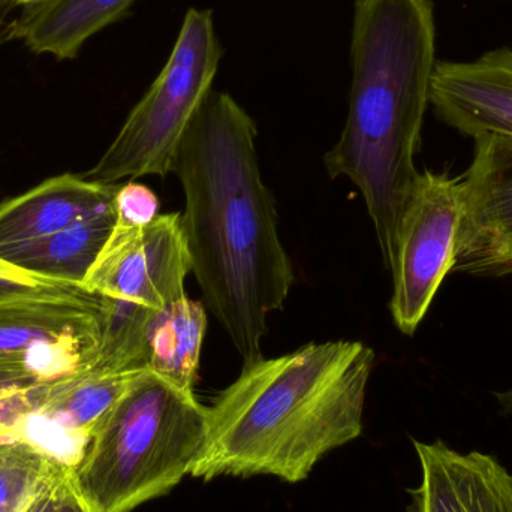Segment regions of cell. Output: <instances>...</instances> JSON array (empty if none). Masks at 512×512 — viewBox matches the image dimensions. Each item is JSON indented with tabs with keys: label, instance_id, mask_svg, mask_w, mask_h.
I'll use <instances>...</instances> for the list:
<instances>
[{
	"label": "cell",
	"instance_id": "30bf717a",
	"mask_svg": "<svg viewBox=\"0 0 512 512\" xmlns=\"http://www.w3.org/2000/svg\"><path fill=\"white\" fill-rule=\"evenodd\" d=\"M143 372L89 370L48 382L38 405L21 423L15 441L75 468L111 409Z\"/></svg>",
	"mask_w": 512,
	"mask_h": 512
},
{
	"label": "cell",
	"instance_id": "9a60e30c",
	"mask_svg": "<svg viewBox=\"0 0 512 512\" xmlns=\"http://www.w3.org/2000/svg\"><path fill=\"white\" fill-rule=\"evenodd\" d=\"M116 225V207L81 219L41 242L3 249V259L27 273L83 288L84 279Z\"/></svg>",
	"mask_w": 512,
	"mask_h": 512
},
{
	"label": "cell",
	"instance_id": "44dd1931",
	"mask_svg": "<svg viewBox=\"0 0 512 512\" xmlns=\"http://www.w3.org/2000/svg\"><path fill=\"white\" fill-rule=\"evenodd\" d=\"M57 512H98L93 505L87 501L86 496L78 489L75 481L74 468L66 471L65 480H63L62 496H60L59 508Z\"/></svg>",
	"mask_w": 512,
	"mask_h": 512
},
{
	"label": "cell",
	"instance_id": "7402d4cb",
	"mask_svg": "<svg viewBox=\"0 0 512 512\" xmlns=\"http://www.w3.org/2000/svg\"><path fill=\"white\" fill-rule=\"evenodd\" d=\"M39 384H44V382L30 378V376L0 373V394L9 393V391L24 390V388L35 387V385Z\"/></svg>",
	"mask_w": 512,
	"mask_h": 512
},
{
	"label": "cell",
	"instance_id": "6da1fadb",
	"mask_svg": "<svg viewBox=\"0 0 512 512\" xmlns=\"http://www.w3.org/2000/svg\"><path fill=\"white\" fill-rule=\"evenodd\" d=\"M256 135L248 111L212 90L171 171L185 194L182 225L192 273L243 361L261 357L268 316L282 309L295 280L262 180Z\"/></svg>",
	"mask_w": 512,
	"mask_h": 512
},
{
	"label": "cell",
	"instance_id": "e0dca14e",
	"mask_svg": "<svg viewBox=\"0 0 512 512\" xmlns=\"http://www.w3.org/2000/svg\"><path fill=\"white\" fill-rule=\"evenodd\" d=\"M53 465L24 442H0V512H23Z\"/></svg>",
	"mask_w": 512,
	"mask_h": 512
},
{
	"label": "cell",
	"instance_id": "4fadbf2b",
	"mask_svg": "<svg viewBox=\"0 0 512 512\" xmlns=\"http://www.w3.org/2000/svg\"><path fill=\"white\" fill-rule=\"evenodd\" d=\"M120 185L62 174L0 206V251L41 242L81 219L113 209Z\"/></svg>",
	"mask_w": 512,
	"mask_h": 512
},
{
	"label": "cell",
	"instance_id": "ac0fdd59",
	"mask_svg": "<svg viewBox=\"0 0 512 512\" xmlns=\"http://www.w3.org/2000/svg\"><path fill=\"white\" fill-rule=\"evenodd\" d=\"M83 291H86V289L47 279V277L38 276V274L27 273V271L0 259V300L30 297V295L69 294V292Z\"/></svg>",
	"mask_w": 512,
	"mask_h": 512
},
{
	"label": "cell",
	"instance_id": "cb8c5ba5",
	"mask_svg": "<svg viewBox=\"0 0 512 512\" xmlns=\"http://www.w3.org/2000/svg\"><path fill=\"white\" fill-rule=\"evenodd\" d=\"M38 2H41V0H20V8L21 6H24V5H33V3H38Z\"/></svg>",
	"mask_w": 512,
	"mask_h": 512
},
{
	"label": "cell",
	"instance_id": "5bb4252c",
	"mask_svg": "<svg viewBox=\"0 0 512 512\" xmlns=\"http://www.w3.org/2000/svg\"><path fill=\"white\" fill-rule=\"evenodd\" d=\"M135 0H41L21 6L2 33L36 54L72 60L96 33L128 14Z\"/></svg>",
	"mask_w": 512,
	"mask_h": 512
},
{
	"label": "cell",
	"instance_id": "603a6c76",
	"mask_svg": "<svg viewBox=\"0 0 512 512\" xmlns=\"http://www.w3.org/2000/svg\"><path fill=\"white\" fill-rule=\"evenodd\" d=\"M18 3H20V0H0V26L5 23L9 12L14 8H18Z\"/></svg>",
	"mask_w": 512,
	"mask_h": 512
},
{
	"label": "cell",
	"instance_id": "3957f363",
	"mask_svg": "<svg viewBox=\"0 0 512 512\" xmlns=\"http://www.w3.org/2000/svg\"><path fill=\"white\" fill-rule=\"evenodd\" d=\"M436 62L432 0H354L348 116L324 165L330 179L346 177L363 195L388 270L418 174Z\"/></svg>",
	"mask_w": 512,
	"mask_h": 512
},
{
	"label": "cell",
	"instance_id": "9c48e42d",
	"mask_svg": "<svg viewBox=\"0 0 512 512\" xmlns=\"http://www.w3.org/2000/svg\"><path fill=\"white\" fill-rule=\"evenodd\" d=\"M474 159L459 180L460 224L453 271L512 274V138H474Z\"/></svg>",
	"mask_w": 512,
	"mask_h": 512
},
{
	"label": "cell",
	"instance_id": "7c38bea8",
	"mask_svg": "<svg viewBox=\"0 0 512 512\" xmlns=\"http://www.w3.org/2000/svg\"><path fill=\"white\" fill-rule=\"evenodd\" d=\"M421 484L409 512H512V475L489 454L414 441Z\"/></svg>",
	"mask_w": 512,
	"mask_h": 512
},
{
	"label": "cell",
	"instance_id": "8992f818",
	"mask_svg": "<svg viewBox=\"0 0 512 512\" xmlns=\"http://www.w3.org/2000/svg\"><path fill=\"white\" fill-rule=\"evenodd\" d=\"M102 303L92 292L0 300V373L54 382L96 366Z\"/></svg>",
	"mask_w": 512,
	"mask_h": 512
},
{
	"label": "cell",
	"instance_id": "2e32d148",
	"mask_svg": "<svg viewBox=\"0 0 512 512\" xmlns=\"http://www.w3.org/2000/svg\"><path fill=\"white\" fill-rule=\"evenodd\" d=\"M206 331V306L188 295L159 310L146 328L147 370L194 393Z\"/></svg>",
	"mask_w": 512,
	"mask_h": 512
},
{
	"label": "cell",
	"instance_id": "5b68a950",
	"mask_svg": "<svg viewBox=\"0 0 512 512\" xmlns=\"http://www.w3.org/2000/svg\"><path fill=\"white\" fill-rule=\"evenodd\" d=\"M222 56L213 12L189 9L164 68L84 179L117 185L170 174L186 129L212 92Z\"/></svg>",
	"mask_w": 512,
	"mask_h": 512
},
{
	"label": "cell",
	"instance_id": "8fae6325",
	"mask_svg": "<svg viewBox=\"0 0 512 512\" xmlns=\"http://www.w3.org/2000/svg\"><path fill=\"white\" fill-rule=\"evenodd\" d=\"M430 105L465 137L512 138V48H495L469 62H436Z\"/></svg>",
	"mask_w": 512,
	"mask_h": 512
},
{
	"label": "cell",
	"instance_id": "ffe728a7",
	"mask_svg": "<svg viewBox=\"0 0 512 512\" xmlns=\"http://www.w3.org/2000/svg\"><path fill=\"white\" fill-rule=\"evenodd\" d=\"M69 468L71 466L54 462L23 512H57L60 496H62L63 480Z\"/></svg>",
	"mask_w": 512,
	"mask_h": 512
},
{
	"label": "cell",
	"instance_id": "d6986e66",
	"mask_svg": "<svg viewBox=\"0 0 512 512\" xmlns=\"http://www.w3.org/2000/svg\"><path fill=\"white\" fill-rule=\"evenodd\" d=\"M114 207H116V222L119 224H149L159 215V200L155 192L135 182L120 185Z\"/></svg>",
	"mask_w": 512,
	"mask_h": 512
},
{
	"label": "cell",
	"instance_id": "277c9868",
	"mask_svg": "<svg viewBox=\"0 0 512 512\" xmlns=\"http://www.w3.org/2000/svg\"><path fill=\"white\" fill-rule=\"evenodd\" d=\"M209 433V412L144 370L120 397L74 468L98 512H132L170 493L191 475Z\"/></svg>",
	"mask_w": 512,
	"mask_h": 512
},
{
	"label": "cell",
	"instance_id": "ba28073f",
	"mask_svg": "<svg viewBox=\"0 0 512 512\" xmlns=\"http://www.w3.org/2000/svg\"><path fill=\"white\" fill-rule=\"evenodd\" d=\"M460 177L423 171L415 177L397 225L390 312L412 336L445 277L453 271L460 224Z\"/></svg>",
	"mask_w": 512,
	"mask_h": 512
},
{
	"label": "cell",
	"instance_id": "52a82bcc",
	"mask_svg": "<svg viewBox=\"0 0 512 512\" xmlns=\"http://www.w3.org/2000/svg\"><path fill=\"white\" fill-rule=\"evenodd\" d=\"M191 271L182 213H159L149 224L116 222L83 286L147 328L155 313L186 297Z\"/></svg>",
	"mask_w": 512,
	"mask_h": 512
},
{
	"label": "cell",
	"instance_id": "7a4b0ae2",
	"mask_svg": "<svg viewBox=\"0 0 512 512\" xmlns=\"http://www.w3.org/2000/svg\"><path fill=\"white\" fill-rule=\"evenodd\" d=\"M375 352L363 342L309 343L276 358L245 361L219 393L191 477H309L330 451L363 433Z\"/></svg>",
	"mask_w": 512,
	"mask_h": 512
}]
</instances>
